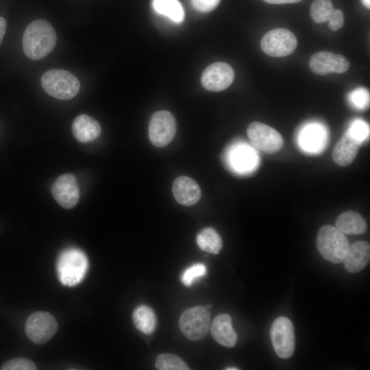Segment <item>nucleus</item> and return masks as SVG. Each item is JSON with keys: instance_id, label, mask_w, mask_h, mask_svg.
<instances>
[{"instance_id": "nucleus-7", "label": "nucleus", "mask_w": 370, "mask_h": 370, "mask_svg": "<svg viewBox=\"0 0 370 370\" xmlns=\"http://www.w3.org/2000/svg\"><path fill=\"white\" fill-rule=\"evenodd\" d=\"M297 40L294 34L284 28L267 32L261 39L260 47L267 55L281 58L291 55L296 49Z\"/></svg>"}, {"instance_id": "nucleus-5", "label": "nucleus", "mask_w": 370, "mask_h": 370, "mask_svg": "<svg viewBox=\"0 0 370 370\" xmlns=\"http://www.w3.org/2000/svg\"><path fill=\"white\" fill-rule=\"evenodd\" d=\"M210 312L208 308L197 306L188 308L181 314L179 326L186 338L192 341L204 338L210 325Z\"/></svg>"}, {"instance_id": "nucleus-10", "label": "nucleus", "mask_w": 370, "mask_h": 370, "mask_svg": "<svg viewBox=\"0 0 370 370\" xmlns=\"http://www.w3.org/2000/svg\"><path fill=\"white\" fill-rule=\"evenodd\" d=\"M176 121L169 111L156 112L149 125V137L153 145L158 147L167 145L174 138L176 132Z\"/></svg>"}, {"instance_id": "nucleus-25", "label": "nucleus", "mask_w": 370, "mask_h": 370, "mask_svg": "<svg viewBox=\"0 0 370 370\" xmlns=\"http://www.w3.org/2000/svg\"><path fill=\"white\" fill-rule=\"evenodd\" d=\"M334 10L331 0H314L310 6V16L315 23L326 22Z\"/></svg>"}, {"instance_id": "nucleus-6", "label": "nucleus", "mask_w": 370, "mask_h": 370, "mask_svg": "<svg viewBox=\"0 0 370 370\" xmlns=\"http://www.w3.org/2000/svg\"><path fill=\"white\" fill-rule=\"evenodd\" d=\"M270 336L276 354L282 359L292 356L295 347V329L291 321L285 317H279L273 322Z\"/></svg>"}, {"instance_id": "nucleus-18", "label": "nucleus", "mask_w": 370, "mask_h": 370, "mask_svg": "<svg viewBox=\"0 0 370 370\" xmlns=\"http://www.w3.org/2000/svg\"><path fill=\"white\" fill-rule=\"evenodd\" d=\"M210 332L212 338L226 347H234L237 342V334L232 325V318L227 314H220L212 321Z\"/></svg>"}, {"instance_id": "nucleus-19", "label": "nucleus", "mask_w": 370, "mask_h": 370, "mask_svg": "<svg viewBox=\"0 0 370 370\" xmlns=\"http://www.w3.org/2000/svg\"><path fill=\"white\" fill-rule=\"evenodd\" d=\"M72 132L75 138L82 143H90L101 134L99 123L87 114H80L73 121Z\"/></svg>"}, {"instance_id": "nucleus-9", "label": "nucleus", "mask_w": 370, "mask_h": 370, "mask_svg": "<svg viewBox=\"0 0 370 370\" xmlns=\"http://www.w3.org/2000/svg\"><path fill=\"white\" fill-rule=\"evenodd\" d=\"M58 323L47 312L38 311L31 314L25 323V332L29 339L38 345L48 342L56 333Z\"/></svg>"}, {"instance_id": "nucleus-27", "label": "nucleus", "mask_w": 370, "mask_h": 370, "mask_svg": "<svg viewBox=\"0 0 370 370\" xmlns=\"http://www.w3.org/2000/svg\"><path fill=\"white\" fill-rule=\"evenodd\" d=\"M206 273V267L202 263L195 264L183 273L181 280L186 286H191L196 278L204 276Z\"/></svg>"}, {"instance_id": "nucleus-12", "label": "nucleus", "mask_w": 370, "mask_h": 370, "mask_svg": "<svg viewBox=\"0 0 370 370\" xmlns=\"http://www.w3.org/2000/svg\"><path fill=\"white\" fill-rule=\"evenodd\" d=\"M309 66L314 73L325 75L332 72L343 73L349 69L350 63L342 55L331 51H319L311 57Z\"/></svg>"}, {"instance_id": "nucleus-36", "label": "nucleus", "mask_w": 370, "mask_h": 370, "mask_svg": "<svg viewBox=\"0 0 370 370\" xmlns=\"http://www.w3.org/2000/svg\"><path fill=\"white\" fill-rule=\"evenodd\" d=\"M225 369H226V370H237V369H238L236 368V367H232L226 368Z\"/></svg>"}, {"instance_id": "nucleus-13", "label": "nucleus", "mask_w": 370, "mask_h": 370, "mask_svg": "<svg viewBox=\"0 0 370 370\" xmlns=\"http://www.w3.org/2000/svg\"><path fill=\"white\" fill-rule=\"evenodd\" d=\"M53 197L64 208L75 207L79 199V190L75 175L66 173L60 175L51 187Z\"/></svg>"}, {"instance_id": "nucleus-28", "label": "nucleus", "mask_w": 370, "mask_h": 370, "mask_svg": "<svg viewBox=\"0 0 370 370\" xmlns=\"http://www.w3.org/2000/svg\"><path fill=\"white\" fill-rule=\"evenodd\" d=\"M3 370H35L36 367L31 360L16 358L6 361L1 367Z\"/></svg>"}, {"instance_id": "nucleus-16", "label": "nucleus", "mask_w": 370, "mask_h": 370, "mask_svg": "<svg viewBox=\"0 0 370 370\" xmlns=\"http://www.w3.org/2000/svg\"><path fill=\"white\" fill-rule=\"evenodd\" d=\"M369 260V243L366 241H358L349 245L343 262L348 272L355 273L362 270Z\"/></svg>"}, {"instance_id": "nucleus-22", "label": "nucleus", "mask_w": 370, "mask_h": 370, "mask_svg": "<svg viewBox=\"0 0 370 370\" xmlns=\"http://www.w3.org/2000/svg\"><path fill=\"white\" fill-rule=\"evenodd\" d=\"M132 320L135 327L146 334H151L157 323L153 310L146 305H140L134 310Z\"/></svg>"}, {"instance_id": "nucleus-11", "label": "nucleus", "mask_w": 370, "mask_h": 370, "mask_svg": "<svg viewBox=\"0 0 370 370\" xmlns=\"http://www.w3.org/2000/svg\"><path fill=\"white\" fill-rule=\"evenodd\" d=\"M234 79V71L230 65L219 62L209 65L204 71L201 82L206 90L219 92L227 88Z\"/></svg>"}, {"instance_id": "nucleus-1", "label": "nucleus", "mask_w": 370, "mask_h": 370, "mask_svg": "<svg viewBox=\"0 0 370 370\" xmlns=\"http://www.w3.org/2000/svg\"><path fill=\"white\" fill-rule=\"evenodd\" d=\"M57 41L56 32L45 20L37 19L26 27L23 36V49L27 58L38 60L47 56Z\"/></svg>"}, {"instance_id": "nucleus-24", "label": "nucleus", "mask_w": 370, "mask_h": 370, "mask_svg": "<svg viewBox=\"0 0 370 370\" xmlns=\"http://www.w3.org/2000/svg\"><path fill=\"white\" fill-rule=\"evenodd\" d=\"M152 6L156 12L174 22L180 23L184 20V11L178 0H152Z\"/></svg>"}, {"instance_id": "nucleus-8", "label": "nucleus", "mask_w": 370, "mask_h": 370, "mask_svg": "<svg viewBox=\"0 0 370 370\" xmlns=\"http://www.w3.org/2000/svg\"><path fill=\"white\" fill-rule=\"evenodd\" d=\"M247 134L255 149L267 153H275L284 145V138L276 130L258 121L248 125Z\"/></svg>"}, {"instance_id": "nucleus-33", "label": "nucleus", "mask_w": 370, "mask_h": 370, "mask_svg": "<svg viewBox=\"0 0 370 370\" xmlns=\"http://www.w3.org/2000/svg\"><path fill=\"white\" fill-rule=\"evenodd\" d=\"M264 1L271 4H284L298 3L302 0H263Z\"/></svg>"}, {"instance_id": "nucleus-32", "label": "nucleus", "mask_w": 370, "mask_h": 370, "mask_svg": "<svg viewBox=\"0 0 370 370\" xmlns=\"http://www.w3.org/2000/svg\"><path fill=\"white\" fill-rule=\"evenodd\" d=\"M344 25V14L342 10L334 9L328 20V27L332 31L340 29Z\"/></svg>"}, {"instance_id": "nucleus-21", "label": "nucleus", "mask_w": 370, "mask_h": 370, "mask_svg": "<svg viewBox=\"0 0 370 370\" xmlns=\"http://www.w3.org/2000/svg\"><path fill=\"white\" fill-rule=\"evenodd\" d=\"M336 227L344 234L359 235L367 231V223L357 212L349 210L343 212L336 218Z\"/></svg>"}, {"instance_id": "nucleus-26", "label": "nucleus", "mask_w": 370, "mask_h": 370, "mask_svg": "<svg viewBox=\"0 0 370 370\" xmlns=\"http://www.w3.org/2000/svg\"><path fill=\"white\" fill-rule=\"evenodd\" d=\"M156 367L159 370H189L190 367L178 356L172 354H161L156 360Z\"/></svg>"}, {"instance_id": "nucleus-30", "label": "nucleus", "mask_w": 370, "mask_h": 370, "mask_svg": "<svg viewBox=\"0 0 370 370\" xmlns=\"http://www.w3.org/2000/svg\"><path fill=\"white\" fill-rule=\"evenodd\" d=\"M349 98L352 103L358 109L366 108L369 103V92L364 88L355 90Z\"/></svg>"}, {"instance_id": "nucleus-15", "label": "nucleus", "mask_w": 370, "mask_h": 370, "mask_svg": "<svg viewBox=\"0 0 370 370\" xmlns=\"http://www.w3.org/2000/svg\"><path fill=\"white\" fill-rule=\"evenodd\" d=\"M172 191L176 201L186 206L195 204L201 198V189L197 183L187 176H180L173 184Z\"/></svg>"}, {"instance_id": "nucleus-17", "label": "nucleus", "mask_w": 370, "mask_h": 370, "mask_svg": "<svg viewBox=\"0 0 370 370\" xmlns=\"http://www.w3.org/2000/svg\"><path fill=\"white\" fill-rule=\"evenodd\" d=\"M361 145L362 143L354 138L347 131L334 147L333 160L341 166L349 165L356 158Z\"/></svg>"}, {"instance_id": "nucleus-34", "label": "nucleus", "mask_w": 370, "mask_h": 370, "mask_svg": "<svg viewBox=\"0 0 370 370\" xmlns=\"http://www.w3.org/2000/svg\"><path fill=\"white\" fill-rule=\"evenodd\" d=\"M6 21L3 17H0V44L3 38L6 30Z\"/></svg>"}, {"instance_id": "nucleus-29", "label": "nucleus", "mask_w": 370, "mask_h": 370, "mask_svg": "<svg viewBox=\"0 0 370 370\" xmlns=\"http://www.w3.org/2000/svg\"><path fill=\"white\" fill-rule=\"evenodd\" d=\"M347 132L354 138L362 143L368 136L369 130L365 122L357 120L352 124Z\"/></svg>"}, {"instance_id": "nucleus-3", "label": "nucleus", "mask_w": 370, "mask_h": 370, "mask_svg": "<svg viewBox=\"0 0 370 370\" xmlns=\"http://www.w3.org/2000/svg\"><path fill=\"white\" fill-rule=\"evenodd\" d=\"M316 243L322 257L334 264L343 262L350 245L345 234L331 225L320 228Z\"/></svg>"}, {"instance_id": "nucleus-31", "label": "nucleus", "mask_w": 370, "mask_h": 370, "mask_svg": "<svg viewBox=\"0 0 370 370\" xmlns=\"http://www.w3.org/2000/svg\"><path fill=\"white\" fill-rule=\"evenodd\" d=\"M221 0H191L193 7L197 11L208 12L214 10Z\"/></svg>"}, {"instance_id": "nucleus-2", "label": "nucleus", "mask_w": 370, "mask_h": 370, "mask_svg": "<svg viewBox=\"0 0 370 370\" xmlns=\"http://www.w3.org/2000/svg\"><path fill=\"white\" fill-rule=\"evenodd\" d=\"M88 262L85 254L77 248L63 251L57 261V273L60 282L65 286L79 284L85 277Z\"/></svg>"}, {"instance_id": "nucleus-23", "label": "nucleus", "mask_w": 370, "mask_h": 370, "mask_svg": "<svg viewBox=\"0 0 370 370\" xmlns=\"http://www.w3.org/2000/svg\"><path fill=\"white\" fill-rule=\"evenodd\" d=\"M199 248L209 254H218L223 247V241L219 233L212 227L202 230L197 236Z\"/></svg>"}, {"instance_id": "nucleus-4", "label": "nucleus", "mask_w": 370, "mask_h": 370, "mask_svg": "<svg viewBox=\"0 0 370 370\" xmlns=\"http://www.w3.org/2000/svg\"><path fill=\"white\" fill-rule=\"evenodd\" d=\"M41 86L50 96L69 100L77 95L80 88L78 79L71 73L63 69H50L41 77Z\"/></svg>"}, {"instance_id": "nucleus-20", "label": "nucleus", "mask_w": 370, "mask_h": 370, "mask_svg": "<svg viewBox=\"0 0 370 370\" xmlns=\"http://www.w3.org/2000/svg\"><path fill=\"white\" fill-rule=\"evenodd\" d=\"M326 134L319 125L311 124L306 126L299 136L301 147L310 153H317L323 149L325 146Z\"/></svg>"}, {"instance_id": "nucleus-35", "label": "nucleus", "mask_w": 370, "mask_h": 370, "mask_svg": "<svg viewBox=\"0 0 370 370\" xmlns=\"http://www.w3.org/2000/svg\"><path fill=\"white\" fill-rule=\"evenodd\" d=\"M361 1H362V4H363L366 8H367L368 9H369V8H370V0H361Z\"/></svg>"}, {"instance_id": "nucleus-14", "label": "nucleus", "mask_w": 370, "mask_h": 370, "mask_svg": "<svg viewBox=\"0 0 370 370\" xmlns=\"http://www.w3.org/2000/svg\"><path fill=\"white\" fill-rule=\"evenodd\" d=\"M228 152L230 166L237 173L250 172L257 165L258 156L255 151L247 145H235Z\"/></svg>"}]
</instances>
